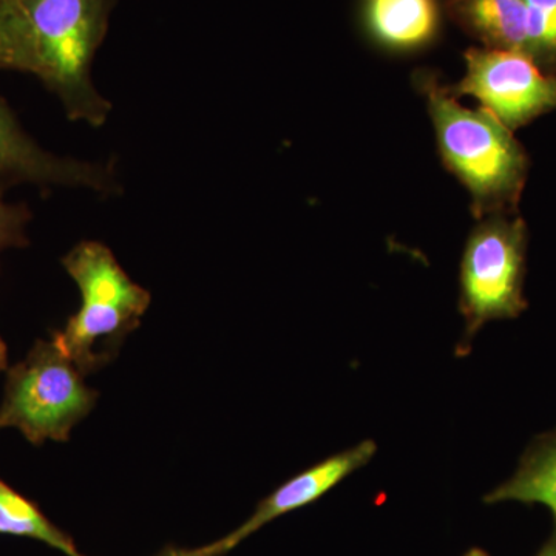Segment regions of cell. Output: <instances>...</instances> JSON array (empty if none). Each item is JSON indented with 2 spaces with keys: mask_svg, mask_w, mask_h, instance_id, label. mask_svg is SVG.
I'll use <instances>...</instances> for the list:
<instances>
[{
  "mask_svg": "<svg viewBox=\"0 0 556 556\" xmlns=\"http://www.w3.org/2000/svg\"><path fill=\"white\" fill-rule=\"evenodd\" d=\"M156 556H175L174 555V547L166 548V551L161 552V554Z\"/></svg>",
  "mask_w": 556,
  "mask_h": 556,
  "instance_id": "d6986e66",
  "label": "cell"
},
{
  "mask_svg": "<svg viewBox=\"0 0 556 556\" xmlns=\"http://www.w3.org/2000/svg\"><path fill=\"white\" fill-rule=\"evenodd\" d=\"M31 217L27 204L5 203L0 197V254L7 249L28 247L27 226Z\"/></svg>",
  "mask_w": 556,
  "mask_h": 556,
  "instance_id": "9a60e30c",
  "label": "cell"
},
{
  "mask_svg": "<svg viewBox=\"0 0 556 556\" xmlns=\"http://www.w3.org/2000/svg\"><path fill=\"white\" fill-rule=\"evenodd\" d=\"M0 533L38 540L67 556H86L80 554L72 538L65 535L49 518L43 517L42 511L31 501L25 500L2 481H0Z\"/></svg>",
  "mask_w": 556,
  "mask_h": 556,
  "instance_id": "7c38bea8",
  "label": "cell"
},
{
  "mask_svg": "<svg viewBox=\"0 0 556 556\" xmlns=\"http://www.w3.org/2000/svg\"><path fill=\"white\" fill-rule=\"evenodd\" d=\"M529 229L521 215L477 219L459 269V313L466 321L460 356L489 321L511 320L527 309L525 295Z\"/></svg>",
  "mask_w": 556,
  "mask_h": 556,
  "instance_id": "277c9868",
  "label": "cell"
},
{
  "mask_svg": "<svg viewBox=\"0 0 556 556\" xmlns=\"http://www.w3.org/2000/svg\"><path fill=\"white\" fill-rule=\"evenodd\" d=\"M536 556H556V530L552 533V536L548 538L547 543L544 544L543 548L538 552Z\"/></svg>",
  "mask_w": 556,
  "mask_h": 556,
  "instance_id": "2e32d148",
  "label": "cell"
},
{
  "mask_svg": "<svg viewBox=\"0 0 556 556\" xmlns=\"http://www.w3.org/2000/svg\"><path fill=\"white\" fill-rule=\"evenodd\" d=\"M40 60L38 78L75 123L101 127L112 104L91 79L115 0H24Z\"/></svg>",
  "mask_w": 556,
  "mask_h": 556,
  "instance_id": "3957f363",
  "label": "cell"
},
{
  "mask_svg": "<svg viewBox=\"0 0 556 556\" xmlns=\"http://www.w3.org/2000/svg\"><path fill=\"white\" fill-rule=\"evenodd\" d=\"M450 20L484 49L529 54L522 0H444Z\"/></svg>",
  "mask_w": 556,
  "mask_h": 556,
  "instance_id": "30bf717a",
  "label": "cell"
},
{
  "mask_svg": "<svg viewBox=\"0 0 556 556\" xmlns=\"http://www.w3.org/2000/svg\"><path fill=\"white\" fill-rule=\"evenodd\" d=\"M364 20L380 47L408 53L437 39L441 10L438 0H365Z\"/></svg>",
  "mask_w": 556,
  "mask_h": 556,
  "instance_id": "9c48e42d",
  "label": "cell"
},
{
  "mask_svg": "<svg viewBox=\"0 0 556 556\" xmlns=\"http://www.w3.org/2000/svg\"><path fill=\"white\" fill-rule=\"evenodd\" d=\"M529 54L544 72L556 75V0H522Z\"/></svg>",
  "mask_w": 556,
  "mask_h": 556,
  "instance_id": "5bb4252c",
  "label": "cell"
},
{
  "mask_svg": "<svg viewBox=\"0 0 556 556\" xmlns=\"http://www.w3.org/2000/svg\"><path fill=\"white\" fill-rule=\"evenodd\" d=\"M84 378L56 339L38 340L27 357L9 369L0 428H17L35 445L49 439L67 442L73 427L98 401Z\"/></svg>",
  "mask_w": 556,
  "mask_h": 556,
  "instance_id": "5b68a950",
  "label": "cell"
},
{
  "mask_svg": "<svg viewBox=\"0 0 556 556\" xmlns=\"http://www.w3.org/2000/svg\"><path fill=\"white\" fill-rule=\"evenodd\" d=\"M376 452L378 445L368 439L354 447L343 450L338 455L327 457L274 490L258 504L254 514L229 535L203 547L174 548L175 556H225L274 519L316 503L321 496L327 495L329 490L367 466Z\"/></svg>",
  "mask_w": 556,
  "mask_h": 556,
  "instance_id": "ba28073f",
  "label": "cell"
},
{
  "mask_svg": "<svg viewBox=\"0 0 556 556\" xmlns=\"http://www.w3.org/2000/svg\"><path fill=\"white\" fill-rule=\"evenodd\" d=\"M7 368H9V350L5 342L0 339V371H5Z\"/></svg>",
  "mask_w": 556,
  "mask_h": 556,
  "instance_id": "e0dca14e",
  "label": "cell"
},
{
  "mask_svg": "<svg viewBox=\"0 0 556 556\" xmlns=\"http://www.w3.org/2000/svg\"><path fill=\"white\" fill-rule=\"evenodd\" d=\"M466 556H489L485 552L479 551V548H471Z\"/></svg>",
  "mask_w": 556,
  "mask_h": 556,
  "instance_id": "ac0fdd59",
  "label": "cell"
},
{
  "mask_svg": "<svg viewBox=\"0 0 556 556\" xmlns=\"http://www.w3.org/2000/svg\"><path fill=\"white\" fill-rule=\"evenodd\" d=\"M413 84L426 100L442 164L466 188L475 219L519 214L530 160L515 131L485 109L460 104L431 70H417Z\"/></svg>",
  "mask_w": 556,
  "mask_h": 556,
  "instance_id": "6da1fadb",
  "label": "cell"
},
{
  "mask_svg": "<svg viewBox=\"0 0 556 556\" xmlns=\"http://www.w3.org/2000/svg\"><path fill=\"white\" fill-rule=\"evenodd\" d=\"M484 501L541 504L556 517V431L536 438L522 455L517 471Z\"/></svg>",
  "mask_w": 556,
  "mask_h": 556,
  "instance_id": "8fae6325",
  "label": "cell"
},
{
  "mask_svg": "<svg viewBox=\"0 0 556 556\" xmlns=\"http://www.w3.org/2000/svg\"><path fill=\"white\" fill-rule=\"evenodd\" d=\"M61 263L78 285L83 303L53 338L87 376L116 357L124 340L148 313L152 298L100 241H80Z\"/></svg>",
  "mask_w": 556,
  "mask_h": 556,
  "instance_id": "7a4b0ae2",
  "label": "cell"
},
{
  "mask_svg": "<svg viewBox=\"0 0 556 556\" xmlns=\"http://www.w3.org/2000/svg\"><path fill=\"white\" fill-rule=\"evenodd\" d=\"M20 185L89 189L102 195L121 192L110 164L58 156L40 148L0 97V195Z\"/></svg>",
  "mask_w": 556,
  "mask_h": 556,
  "instance_id": "52a82bcc",
  "label": "cell"
},
{
  "mask_svg": "<svg viewBox=\"0 0 556 556\" xmlns=\"http://www.w3.org/2000/svg\"><path fill=\"white\" fill-rule=\"evenodd\" d=\"M0 70L39 76L38 46L24 0H0Z\"/></svg>",
  "mask_w": 556,
  "mask_h": 556,
  "instance_id": "4fadbf2b",
  "label": "cell"
},
{
  "mask_svg": "<svg viewBox=\"0 0 556 556\" xmlns=\"http://www.w3.org/2000/svg\"><path fill=\"white\" fill-rule=\"evenodd\" d=\"M466 73L450 84L453 97H471L507 129L517 131L556 112V75L544 72L518 51L471 47L464 53Z\"/></svg>",
  "mask_w": 556,
  "mask_h": 556,
  "instance_id": "8992f818",
  "label": "cell"
}]
</instances>
